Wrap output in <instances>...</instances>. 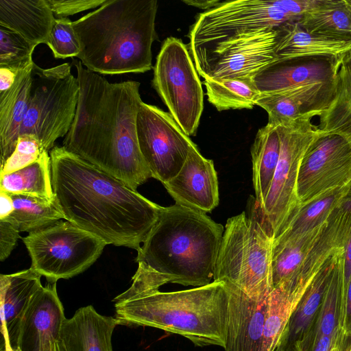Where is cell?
Segmentation results:
<instances>
[{"instance_id":"cell-49","label":"cell","mask_w":351,"mask_h":351,"mask_svg":"<svg viewBox=\"0 0 351 351\" xmlns=\"http://www.w3.org/2000/svg\"><path fill=\"white\" fill-rule=\"evenodd\" d=\"M347 200H350L351 201V188H350V192L348 194L346 198Z\"/></svg>"},{"instance_id":"cell-30","label":"cell","mask_w":351,"mask_h":351,"mask_svg":"<svg viewBox=\"0 0 351 351\" xmlns=\"http://www.w3.org/2000/svg\"><path fill=\"white\" fill-rule=\"evenodd\" d=\"M0 191L54 201L49 152H44L38 160L22 169L1 174Z\"/></svg>"},{"instance_id":"cell-34","label":"cell","mask_w":351,"mask_h":351,"mask_svg":"<svg viewBox=\"0 0 351 351\" xmlns=\"http://www.w3.org/2000/svg\"><path fill=\"white\" fill-rule=\"evenodd\" d=\"M35 46L19 34L0 25V67L19 72L34 63Z\"/></svg>"},{"instance_id":"cell-47","label":"cell","mask_w":351,"mask_h":351,"mask_svg":"<svg viewBox=\"0 0 351 351\" xmlns=\"http://www.w3.org/2000/svg\"><path fill=\"white\" fill-rule=\"evenodd\" d=\"M3 339L5 342V351H21L19 348H13L8 341L7 330L5 329L1 330Z\"/></svg>"},{"instance_id":"cell-31","label":"cell","mask_w":351,"mask_h":351,"mask_svg":"<svg viewBox=\"0 0 351 351\" xmlns=\"http://www.w3.org/2000/svg\"><path fill=\"white\" fill-rule=\"evenodd\" d=\"M350 188L351 184L333 189L307 204L300 206L291 215L278 235L302 233L328 221L343 206Z\"/></svg>"},{"instance_id":"cell-15","label":"cell","mask_w":351,"mask_h":351,"mask_svg":"<svg viewBox=\"0 0 351 351\" xmlns=\"http://www.w3.org/2000/svg\"><path fill=\"white\" fill-rule=\"evenodd\" d=\"M351 184V134H328L311 147L300 165L297 195L300 206Z\"/></svg>"},{"instance_id":"cell-11","label":"cell","mask_w":351,"mask_h":351,"mask_svg":"<svg viewBox=\"0 0 351 351\" xmlns=\"http://www.w3.org/2000/svg\"><path fill=\"white\" fill-rule=\"evenodd\" d=\"M152 85L170 114L189 136L195 134L204 109V93L186 45L166 38L154 66Z\"/></svg>"},{"instance_id":"cell-28","label":"cell","mask_w":351,"mask_h":351,"mask_svg":"<svg viewBox=\"0 0 351 351\" xmlns=\"http://www.w3.org/2000/svg\"><path fill=\"white\" fill-rule=\"evenodd\" d=\"M317 127L324 135L351 134V51L338 59L332 97Z\"/></svg>"},{"instance_id":"cell-14","label":"cell","mask_w":351,"mask_h":351,"mask_svg":"<svg viewBox=\"0 0 351 351\" xmlns=\"http://www.w3.org/2000/svg\"><path fill=\"white\" fill-rule=\"evenodd\" d=\"M279 37L280 26L243 35L193 58L195 68L204 79L253 77L277 60Z\"/></svg>"},{"instance_id":"cell-18","label":"cell","mask_w":351,"mask_h":351,"mask_svg":"<svg viewBox=\"0 0 351 351\" xmlns=\"http://www.w3.org/2000/svg\"><path fill=\"white\" fill-rule=\"evenodd\" d=\"M226 287L228 319L225 351H260L269 297L256 302L238 289Z\"/></svg>"},{"instance_id":"cell-33","label":"cell","mask_w":351,"mask_h":351,"mask_svg":"<svg viewBox=\"0 0 351 351\" xmlns=\"http://www.w3.org/2000/svg\"><path fill=\"white\" fill-rule=\"evenodd\" d=\"M10 195L14 210L1 220L9 222L19 232H34L64 219L55 201L22 194Z\"/></svg>"},{"instance_id":"cell-27","label":"cell","mask_w":351,"mask_h":351,"mask_svg":"<svg viewBox=\"0 0 351 351\" xmlns=\"http://www.w3.org/2000/svg\"><path fill=\"white\" fill-rule=\"evenodd\" d=\"M309 286L283 285L273 289L268 298L260 351H274L289 318Z\"/></svg>"},{"instance_id":"cell-41","label":"cell","mask_w":351,"mask_h":351,"mask_svg":"<svg viewBox=\"0 0 351 351\" xmlns=\"http://www.w3.org/2000/svg\"><path fill=\"white\" fill-rule=\"evenodd\" d=\"M344 263H343V295L342 306L344 302L348 282L351 277V221L347 232L346 240L344 248Z\"/></svg>"},{"instance_id":"cell-32","label":"cell","mask_w":351,"mask_h":351,"mask_svg":"<svg viewBox=\"0 0 351 351\" xmlns=\"http://www.w3.org/2000/svg\"><path fill=\"white\" fill-rule=\"evenodd\" d=\"M203 84L208 101L219 111L252 109L261 94L252 77L206 78Z\"/></svg>"},{"instance_id":"cell-50","label":"cell","mask_w":351,"mask_h":351,"mask_svg":"<svg viewBox=\"0 0 351 351\" xmlns=\"http://www.w3.org/2000/svg\"><path fill=\"white\" fill-rule=\"evenodd\" d=\"M274 351H282V350L277 346V348H276V350Z\"/></svg>"},{"instance_id":"cell-44","label":"cell","mask_w":351,"mask_h":351,"mask_svg":"<svg viewBox=\"0 0 351 351\" xmlns=\"http://www.w3.org/2000/svg\"><path fill=\"white\" fill-rule=\"evenodd\" d=\"M14 210V204L10 193L0 191V220L8 217Z\"/></svg>"},{"instance_id":"cell-39","label":"cell","mask_w":351,"mask_h":351,"mask_svg":"<svg viewBox=\"0 0 351 351\" xmlns=\"http://www.w3.org/2000/svg\"><path fill=\"white\" fill-rule=\"evenodd\" d=\"M310 351H351V335L340 330L319 337Z\"/></svg>"},{"instance_id":"cell-7","label":"cell","mask_w":351,"mask_h":351,"mask_svg":"<svg viewBox=\"0 0 351 351\" xmlns=\"http://www.w3.org/2000/svg\"><path fill=\"white\" fill-rule=\"evenodd\" d=\"M321 0H237L199 14L190 32L193 58L243 35L297 21Z\"/></svg>"},{"instance_id":"cell-23","label":"cell","mask_w":351,"mask_h":351,"mask_svg":"<svg viewBox=\"0 0 351 351\" xmlns=\"http://www.w3.org/2000/svg\"><path fill=\"white\" fill-rule=\"evenodd\" d=\"M34 63L19 71L12 86L0 93L1 167L14 152L20 135L28 106Z\"/></svg>"},{"instance_id":"cell-26","label":"cell","mask_w":351,"mask_h":351,"mask_svg":"<svg viewBox=\"0 0 351 351\" xmlns=\"http://www.w3.org/2000/svg\"><path fill=\"white\" fill-rule=\"evenodd\" d=\"M343 263L344 254L338 258L335 265L317 315L297 351H310L322 336L330 335L342 330L341 306L343 293Z\"/></svg>"},{"instance_id":"cell-48","label":"cell","mask_w":351,"mask_h":351,"mask_svg":"<svg viewBox=\"0 0 351 351\" xmlns=\"http://www.w3.org/2000/svg\"><path fill=\"white\" fill-rule=\"evenodd\" d=\"M346 1L351 13V0H346Z\"/></svg>"},{"instance_id":"cell-43","label":"cell","mask_w":351,"mask_h":351,"mask_svg":"<svg viewBox=\"0 0 351 351\" xmlns=\"http://www.w3.org/2000/svg\"><path fill=\"white\" fill-rule=\"evenodd\" d=\"M18 72L8 68L0 67V93L9 90L14 84Z\"/></svg>"},{"instance_id":"cell-37","label":"cell","mask_w":351,"mask_h":351,"mask_svg":"<svg viewBox=\"0 0 351 351\" xmlns=\"http://www.w3.org/2000/svg\"><path fill=\"white\" fill-rule=\"evenodd\" d=\"M44 152L35 136L30 134L21 135L14 152L1 167L0 173H8L22 169L38 160Z\"/></svg>"},{"instance_id":"cell-35","label":"cell","mask_w":351,"mask_h":351,"mask_svg":"<svg viewBox=\"0 0 351 351\" xmlns=\"http://www.w3.org/2000/svg\"><path fill=\"white\" fill-rule=\"evenodd\" d=\"M256 105L268 114V123L278 125L304 117L313 118L295 97L281 92L261 93Z\"/></svg>"},{"instance_id":"cell-19","label":"cell","mask_w":351,"mask_h":351,"mask_svg":"<svg viewBox=\"0 0 351 351\" xmlns=\"http://www.w3.org/2000/svg\"><path fill=\"white\" fill-rule=\"evenodd\" d=\"M115 317L97 313L91 305L77 309L62 323L60 339L66 351H112Z\"/></svg>"},{"instance_id":"cell-8","label":"cell","mask_w":351,"mask_h":351,"mask_svg":"<svg viewBox=\"0 0 351 351\" xmlns=\"http://www.w3.org/2000/svg\"><path fill=\"white\" fill-rule=\"evenodd\" d=\"M27 109L20 135L35 136L45 151L65 136L75 119L80 88L71 65L43 69L34 63Z\"/></svg>"},{"instance_id":"cell-42","label":"cell","mask_w":351,"mask_h":351,"mask_svg":"<svg viewBox=\"0 0 351 351\" xmlns=\"http://www.w3.org/2000/svg\"><path fill=\"white\" fill-rule=\"evenodd\" d=\"M341 327L346 334L351 335V277L341 309Z\"/></svg>"},{"instance_id":"cell-25","label":"cell","mask_w":351,"mask_h":351,"mask_svg":"<svg viewBox=\"0 0 351 351\" xmlns=\"http://www.w3.org/2000/svg\"><path fill=\"white\" fill-rule=\"evenodd\" d=\"M280 152V141L275 125L259 129L251 147L252 182L255 192L253 208L258 209L270 189Z\"/></svg>"},{"instance_id":"cell-5","label":"cell","mask_w":351,"mask_h":351,"mask_svg":"<svg viewBox=\"0 0 351 351\" xmlns=\"http://www.w3.org/2000/svg\"><path fill=\"white\" fill-rule=\"evenodd\" d=\"M114 306L118 324L156 328L198 347H226L228 293L223 282L171 292L158 289L115 302Z\"/></svg>"},{"instance_id":"cell-20","label":"cell","mask_w":351,"mask_h":351,"mask_svg":"<svg viewBox=\"0 0 351 351\" xmlns=\"http://www.w3.org/2000/svg\"><path fill=\"white\" fill-rule=\"evenodd\" d=\"M41 276L32 268L0 276L1 328L6 329L8 341L13 348H18L25 312L34 295L43 287Z\"/></svg>"},{"instance_id":"cell-3","label":"cell","mask_w":351,"mask_h":351,"mask_svg":"<svg viewBox=\"0 0 351 351\" xmlns=\"http://www.w3.org/2000/svg\"><path fill=\"white\" fill-rule=\"evenodd\" d=\"M224 227L206 213L175 204L163 207L137 251L131 286L115 302L158 290L167 283L202 287L214 278Z\"/></svg>"},{"instance_id":"cell-38","label":"cell","mask_w":351,"mask_h":351,"mask_svg":"<svg viewBox=\"0 0 351 351\" xmlns=\"http://www.w3.org/2000/svg\"><path fill=\"white\" fill-rule=\"evenodd\" d=\"M56 19L69 16L102 5L106 0H47Z\"/></svg>"},{"instance_id":"cell-21","label":"cell","mask_w":351,"mask_h":351,"mask_svg":"<svg viewBox=\"0 0 351 351\" xmlns=\"http://www.w3.org/2000/svg\"><path fill=\"white\" fill-rule=\"evenodd\" d=\"M56 17L47 0H0V25L36 47L47 44Z\"/></svg>"},{"instance_id":"cell-9","label":"cell","mask_w":351,"mask_h":351,"mask_svg":"<svg viewBox=\"0 0 351 351\" xmlns=\"http://www.w3.org/2000/svg\"><path fill=\"white\" fill-rule=\"evenodd\" d=\"M304 117L276 125L280 152L269 192L256 215L268 234L276 238L299 207L297 182L303 158L323 132Z\"/></svg>"},{"instance_id":"cell-10","label":"cell","mask_w":351,"mask_h":351,"mask_svg":"<svg viewBox=\"0 0 351 351\" xmlns=\"http://www.w3.org/2000/svg\"><path fill=\"white\" fill-rule=\"evenodd\" d=\"M22 240L32 260L30 268L49 283L82 273L97 260L106 245L100 239L62 219L29 232Z\"/></svg>"},{"instance_id":"cell-12","label":"cell","mask_w":351,"mask_h":351,"mask_svg":"<svg viewBox=\"0 0 351 351\" xmlns=\"http://www.w3.org/2000/svg\"><path fill=\"white\" fill-rule=\"evenodd\" d=\"M339 58L276 60L252 79L261 93H287L297 99L307 113L319 117L332 97Z\"/></svg>"},{"instance_id":"cell-24","label":"cell","mask_w":351,"mask_h":351,"mask_svg":"<svg viewBox=\"0 0 351 351\" xmlns=\"http://www.w3.org/2000/svg\"><path fill=\"white\" fill-rule=\"evenodd\" d=\"M342 252L332 258L317 274L292 313L278 347L282 351H297L309 330L322 304L332 273Z\"/></svg>"},{"instance_id":"cell-2","label":"cell","mask_w":351,"mask_h":351,"mask_svg":"<svg viewBox=\"0 0 351 351\" xmlns=\"http://www.w3.org/2000/svg\"><path fill=\"white\" fill-rule=\"evenodd\" d=\"M49 155L54 201L64 219L106 245L138 251L163 207L63 146Z\"/></svg>"},{"instance_id":"cell-46","label":"cell","mask_w":351,"mask_h":351,"mask_svg":"<svg viewBox=\"0 0 351 351\" xmlns=\"http://www.w3.org/2000/svg\"><path fill=\"white\" fill-rule=\"evenodd\" d=\"M184 2L188 5L197 7L199 8L206 10H210V9L217 6L218 5H219L221 3L219 1H208V0H206V1L188 0V1H184Z\"/></svg>"},{"instance_id":"cell-4","label":"cell","mask_w":351,"mask_h":351,"mask_svg":"<svg viewBox=\"0 0 351 351\" xmlns=\"http://www.w3.org/2000/svg\"><path fill=\"white\" fill-rule=\"evenodd\" d=\"M157 10L156 0H106L72 22L80 47L77 58L98 74L151 70Z\"/></svg>"},{"instance_id":"cell-29","label":"cell","mask_w":351,"mask_h":351,"mask_svg":"<svg viewBox=\"0 0 351 351\" xmlns=\"http://www.w3.org/2000/svg\"><path fill=\"white\" fill-rule=\"evenodd\" d=\"M296 22L310 34L351 40V13L346 0H321Z\"/></svg>"},{"instance_id":"cell-40","label":"cell","mask_w":351,"mask_h":351,"mask_svg":"<svg viewBox=\"0 0 351 351\" xmlns=\"http://www.w3.org/2000/svg\"><path fill=\"white\" fill-rule=\"evenodd\" d=\"M19 232L5 220H0V261H5L15 247Z\"/></svg>"},{"instance_id":"cell-13","label":"cell","mask_w":351,"mask_h":351,"mask_svg":"<svg viewBox=\"0 0 351 351\" xmlns=\"http://www.w3.org/2000/svg\"><path fill=\"white\" fill-rule=\"evenodd\" d=\"M136 134L152 177L163 185L179 173L195 145L169 112L143 101L137 113Z\"/></svg>"},{"instance_id":"cell-16","label":"cell","mask_w":351,"mask_h":351,"mask_svg":"<svg viewBox=\"0 0 351 351\" xmlns=\"http://www.w3.org/2000/svg\"><path fill=\"white\" fill-rule=\"evenodd\" d=\"M176 204L197 212L210 213L219 204L217 171L212 160L193 145L179 173L164 184Z\"/></svg>"},{"instance_id":"cell-17","label":"cell","mask_w":351,"mask_h":351,"mask_svg":"<svg viewBox=\"0 0 351 351\" xmlns=\"http://www.w3.org/2000/svg\"><path fill=\"white\" fill-rule=\"evenodd\" d=\"M64 317L56 283L40 288L32 297L23 317L18 348L21 351H39L47 339H60Z\"/></svg>"},{"instance_id":"cell-45","label":"cell","mask_w":351,"mask_h":351,"mask_svg":"<svg viewBox=\"0 0 351 351\" xmlns=\"http://www.w3.org/2000/svg\"><path fill=\"white\" fill-rule=\"evenodd\" d=\"M39 351H66L60 339H47L40 347Z\"/></svg>"},{"instance_id":"cell-6","label":"cell","mask_w":351,"mask_h":351,"mask_svg":"<svg viewBox=\"0 0 351 351\" xmlns=\"http://www.w3.org/2000/svg\"><path fill=\"white\" fill-rule=\"evenodd\" d=\"M273 241L251 210L229 218L213 281L231 285L256 302L265 300L274 288Z\"/></svg>"},{"instance_id":"cell-1","label":"cell","mask_w":351,"mask_h":351,"mask_svg":"<svg viewBox=\"0 0 351 351\" xmlns=\"http://www.w3.org/2000/svg\"><path fill=\"white\" fill-rule=\"evenodd\" d=\"M80 93L74 121L63 147L132 189L152 178L141 153L136 117L137 81L112 83L75 60Z\"/></svg>"},{"instance_id":"cell-22","label":"cell","mask_w":351,"mask_h":351,"mask_svg":"<svg viewBox=\"0 0 351 351\" xmlns=\"http://www.w3.org/2000/svg\"><path fill=\"white\" fill-rule=\"evenodd\" d=\"M351 51V40H341L310 34L296 21L280 26L276 49L277 60L316 57L339 58Z\"/></svg>"},{"instance_id":"cell-36","label":"cell","mask_w":351,"mask_h":351,"mask_svg":"<svg viewBox=\"0 0 351 351\" xmlns=\"http://www.w3.org/2000/svg\"><path fill=\"white\" fill-rule=\"evenodd\" d=\"M69 18L56 19L47 45L54 58L77 57L80 53L78 40Z\"/></svg>"}]
</instances>
